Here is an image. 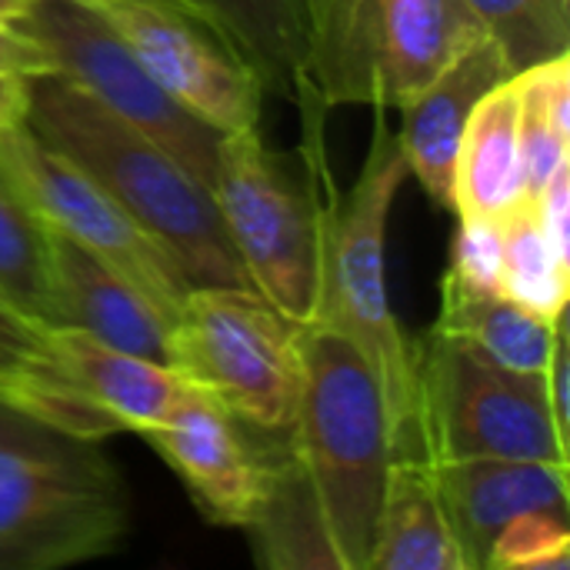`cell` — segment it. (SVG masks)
I'll use <instances>...</instances> for the list:
<instances>
[{"instance_id":"obj_1","label":"cell","mask_w":570,"mask_h":570,"mask_svg":"<svg viewBox=\"0 0 570 570\" xmlns=\"http://www.w3.org/2000/svg\"><path fill=\"white\" fill-rule=\"evenodd\" d=\"M257 498L244 524L271 570H371L394 461L381 387L361 351L304 324V391L281 431L244 428Z\"/></svg>"},{"instance_id":"obj_2","label":"cell","mask_w":570,"mask_h":570,"mask_svg":"<svg viewBox=\"0 0 570 570\" xmlns=\"http://www.w3.org/2000/svg\"><path fill=\"white\" fill-rule=\"evenodd\" d=\"M23 124L90 174L177 261L190 287H254L210 187L157 140L53 70L27 77Z\"/></svg>"},{"instance_id":"obj_3","label":"cell","mask_w":570,"mask_h":570,"mask_svg":"<svg viewBox=\"0 0 570 570\" xmlns=\"http://www.w3.org/2000/svg\"><path fill=\"white\" fill-rule=\"evenodd\" d=\"M411 177L401 154L397 134L391 130L384 110L374 117V134L357 180L347 190L331 184L324 174L321 194V284L314 324L347 337L367 361L391 424L394 458L407 444L411 428V394H414V361L411 341L404 337L384 271L387 217L401 184Z\"/></svg>"},{"instance_id":"obj_4","label":"cell","mask_w":570,"mask_h":570,"mask_svg":"<svg viewBox=\"0 0 570 570\" xmlns=\"http://www.w3.org/2000/svg\"><path fill=\"white\" fill-rule=\"evenodd\" d=\"M411 428L397 458L428 464L464 458L568 464V431L554 417L548 371H511L438 327L411 344Z\"/></svg>"},{"instance_id":"obj_5","label":"cell","mask_w":570,"mask_h":570,"mask_svg":"<svg viewBox=\"0 0 570 570\" xmlns=\"http://www.w3.org/2000/svg\"><path fill=\"white\" fill-rule=\"evenodd\" d=\"M481 37L468 0H311L304 100L401 110Z\"/></svg>"},{"instance_id":"obj_6","label":"cell","mask_w":570,"mask_h":570,"mask_svg":"<svg viewBox=\"0 0 570 570\" xmlns=\"http://www.w3.org/2000/svg\"><path fill=\"white\" fill-rule=\"evenodd\" d=\"M324 117L304 120L301 164L271 154L261 130L224 134L214 200L254 284L291 321L314 324L321 284Z\"/></svg>"},{"instance_id":"obj_7","label":"cell","mask_w":570,"mask_h":570,"mask_svg":"<svg viewBox=\"0 0 570 570\" xmlns=\"http://www.w3.org/2000/svg\"><path fill=\"white\" fill-rule=\"evenodd\" d=\"M0 438V568L53 570L110 554L127 531V494L94 441Z\"/></svg>"},{"instance_id":"obj_8","label":"cell","mask_w":570,"mask_h":570,"mask_svg":"<svg viewBox=\"0 0 570 570\" xmlns=\"http://www.w3.org/2000/svg\"><path fill=\"white\" fill-rule=\"evenodd\" d=\"M167 364L237 424L281 431L304 391V324L254 287H190Z\"/></svg>"},{"instance_id":"obj_9","label":"cell","mask_w":570,"mask_h":570,"mask_svg":"<svg viewBox=\"0 0 570 570\" xmlns=\"http://www.w3.org/2000/svg\"><path fill=\"white\" fill-rule=\"evenodd\" d=\"M13 27L43 47L53 73L157 140L214 194L224 134L177 104L97 10L80 0H30Z\"/></svg>"},{"instance_id":"obj_10","label":"cell","mask_w":570,"mask_h":570,"mask_svg":"<svg viewBox=\"0 0 570 570\" xmlns=\"http://www.w3.org/2000/svg\"><path fill=\"white\" fill-rule=\"evenodd\" d=\"M0 167L23 187L43 220L127 281L174 327L190 281L177 261L70 157L23 120L0 130Z\"/></svg>"},{"instance_id":"obj_11","label":"cell","mask_w":570,"mask_h":570,"mask_svg":"<svg viewBox=\"0 0 570 570\" xmlns=\"http://www.w3.org/2000/svg\"><path fill=\"white\" fill-rule=\"evenodd\" d=\"M134 50L144 70L220 134L261 124L264 87L234 40L190 0H80Z\"/></svg>"},{"instance_id":"obj_12","label":"cell","mask_w":570,"mask_h":570,"mask_svg":"<svg viewBox=\"0 0 570 570\" xmlns=\"http://www.w3.org/2000/svg\"><path fill=\"white\" fill-rule=\"evenodd\" d=\"M140 438L167 461L207 521L224 528L247 524L257 498L254 458L240 424L214 397L187 384L170 417Z\"/></svg>"},{"instance_id":"obj_13","label":"cell","mask_w":570,"mask_h":570,"mask_svg":"<svg viewBox=\"0 0 570 570\" xmlns=\"http://www.w3.org/2000/svg\"><path fill=\"white\" fill-rule=\"evenodd\" d=\"M464 570L488 568L494 538L534 511L570 514L568 464L464 458L431 464Z\"/></svg>"},{"instance_id":"obj_14","label":"cell","mask_w":570,"mask_h":570,"mask_svg":"<svg viewBox=\"0 0 570 570\" xmlns=\"http://www.w3.org/2000/svg\"><path fill=\"white\" fill-rule=\"evenodd\" d=\"M511 77L504 50L491 37H481L401 107V130H394L401 154L434 204L451 207L454 160L464 127L481 97Z\"/></svg>"},{"instance_id":"obj_15","label":"cell","mask_w":570,"mask_h":570,"mask_svg":"<svg viewBox=\"0 0 570 570\" xmlns=\"http://www.w3.org/2000/svg\"><path fill=\"white\" fill-rule=\"evenodd\" d=\"M43 334L77 391L120 431L144 434L164 424L190 384L174 367L110 347L80 327H43Z\"/></svg>"},{"instance_id":"obj_16","label":"cell","mask_w":570,"mask_h":570,"mask_svg":"<svg viewBox=\"0 0 570 570\" xmlns=\"http://www.w3.org/2000/svg\"><path fill=\"white\" fill-rule=\"evenodd\" d=\"M53 291L57 327H80L90 337L130 351L137 357L170 361L167 321L110 267H104L80 244L53 230ZM170 367V364H167Z\"/></svg>"},{"instance_id":"obj_17","label":"cell","mask_w":570,"mask_h":570,"mask_svg":"<svg viewBox=\"0 0 570 570\" xmlns=\"http://www.w3.org/2000/svg\"><path fill=\"white\" fill-rule=\"evenodd\" d=\"M0 411H10L47 431L104 441L120 431L104 411H97L67 371L57 364L40 324L27 321L0 297Z\"/></svg>"},{"instance_id":"obj_18","label":"cell","mask_w":570,"mask_h":570,"mask_svg":"<svg viewBox=\"0 0 570 570\" xmlns=\"http://www.w3.org/2000/svg\"><path fill=\"white\" fill-rule=\"evenodd\" d=\"M521 200V107L511 77L481 97L464 127L454 160L451 210L458 217H504Z\"/></svg>"},{"instance_id":"obj_19","label":"cell","mask_w":570,"mask_h":570,"mask_svg":"<svg viewBox=\"0 0 570 570\" xmlns=\"http://www.w3.org/2000/svg\"><path fill=\"white\" fill-rule=\"evenodd\" d=\"M371 570H464L434 468L421 458L391 461Z\"/></svg>"},{"instance_id":"obj_20","label":"cell","mask_w":570,"mask_h":570,"mask_svg":"<svg viewBox=\"0 0 570 570\" xmlns=\"http://www.w3.org/2000/svg\"><path fill=\"white\" fill-rule=\"evenodd\" d=\"M434 327L468 341L471 347L511 371L544 374L554 344L564 331V321L551 324L508 301L501 291L474 287L448 271L441 281V314Z\"/></svg>"},{"instance_id":"obj_21","label":"cell","mask_w":570,"mask_h":570,"mask_svg":"<svg viewBox=\"0 0 570 570\" xmlns=\"http://www.w3.org/2000/svg\"><path fill=\"white\" fill-rule=\"evenodd\" d=\"M244 53L264 94L301 104L307 97L311 0H190Z\"/></svg>"},{"instance_id":"obj_22","label":"cell","mask_w":570,"mask_h":570,"mask_svg":"<svg viewBox=\"0 0 570 570\" xmlns=\"http://www.w3.org/2000/svg\"><path fill=\"white\" fill-rule=\"evenodd\" d=\"M0 297L40 327H57L53 227L0 167Z\"/></svg>"},{"instance_id":"obj_23","label":"cell","mask_w":570,"mask_h":570,"mask_svg":"<svg viewBox=\"0 0 570 570\" xmlns=\"http://www.w3.org/2000/svg\"><path fill=\"white\" fill-rule=\"evenodd\" d=\"M521 107L524 200H534L551 174L570 160V57H551L514 73Z\"/></svg>"},{"instance_id":"obj_24","label":"cell","mask_w":570,"mask_h":570,"mask_svg":"<svg viewBox=\"0 0 570 570\" xmlns=\"http://www.w3.org/2000/svg\"><path fill=\"white\" fill-rule=\"evenodd\" d=\"M501 230L504 264L498 291L524 311L561 324L570 294V257L551 244L531 200L514 204L501 217Z\"/></svg>"},{"instance_id":"obj_25","label":"cell","mask_w":570,"mask_h":570,"mask_svg":"<svg viewBox=\"0 0 570 570\" xmlns=\"http://www.w3.org/2000/svg\"><path fill=\"white\" fill-rule=\"evenodd\" d=\"M511 73L570 50V0H468Z\"/></svg>"},{"instance_id":"obj_26","label":"cell","mask_w":570,"mask_h":570,"mask_svg":"<svg viewBox=\"0 0 570 570\" xmlns=\"http://www.w3.org/2000/svg\"><path fill=\"white\" fill-rule=\"evenodd\" d=\"M568 514L534 511L511 521L491 544L484 570H568Z\"/></svg>"},{"instance_id":"obj_27","label":"cell","mask_w":570,"mask_h":570,"mask_svg":"<svg viewBox=\"0 0 570 570\" xmlns=\"http://www.w3.org/2000/svg\"><path fill=\"white\" fill-rule=\"evenodd\" d=\"M458 234L451 247V274L474 287L498 291L504 264V230L501 217H458Z\"/></svg>"},{"instance_id":"obj_28","label":"cell","mask_w":570,"mask_h":570,"mask_svg":"<svg viewBox=\"0 0 570 570\" xmlns=\"http://www.w3.org/2000/svg\"><path fill=\"white\" fill-rule=\"evenodd\" d=\"M0 70L33 77V73H50V60L37 40L20 33L17 27H0Z\"/></svg>"},{"instance_id":"obj_29","label":"cell","mask_w":570,"mask_h":570,"mask_svg":"<svg viewBox=\"0 0 570 570\" xmlns=\"http://www.w3.org/2000/svg\"><path fill=\"white\" fill-rule=\"evenodd\" d=\"M27 114V77L0 70V130L20 124Z\"/></svg>"},{"instance_id":"obj_30","label":"cell","mask_w":570,"mask_h":570,"mask_svg":"<svg viewBox=\"0 0 570 570\" xmlns=\"http://www.w3.org/2000/svg\"><path fill=\"white\" fill-rule=\"evenodd\" d=\"M27 3L30 0H0V27H13L23 17Z\"/></svg>"}]
</instances>
